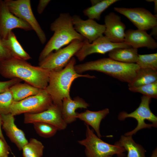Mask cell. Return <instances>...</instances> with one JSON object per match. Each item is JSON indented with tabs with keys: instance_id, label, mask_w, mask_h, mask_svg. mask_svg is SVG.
<instances>
[{
	"instance_id": "1",
	"label": "cell",
	"mask_w": 157,
	"mask_h": 157,
	"mask_svg": "<svg viewBox=\"0 0 157 157\" xmlns=\"http://www.w3.org/2000/svg\"><path fill=\"white\" fill-rule=\"evenodd\" d=\"M50 71L12 57L0 62V74L6 78H17L37 88L44 90L49 82Z\"/></svg>"
},
{
	"instance_id": "2",
	"label": "cell",
	"mask_w": 157,
	"mask_h": 157,
	"mask_svg": "<svg viewBox=\"0 0 157 157\" xmlns=\"http://www.w3.org/2000/svg\"><path fill=\"white\" fill-rule=\"evenodd\" d=\"M76 64V59L73 57L61 70L50 72L49 83L45 90L50 95L53 104L61 108L63 99L71 98L70 88L75 79L80 77L95 78L94 76L77 73L74 69Z\"/></svg>"
},
{
	"instance_id": "3",
	"label": "cell",
	"mask_w": 157,
	"mask_h": 157,
	"mask_svg": "<svg viewBox=\"0 0 157 157\" xmlns=\"http://www.w3.org/2000/svg\"><path fill=\"white\" fill-rule=\"evenodd\" d=\"M139 68L136 63H122L109 58L87 62L74 66L76 71L79 74L89 70L96 71L128 84L135 78Z\"/></svg>"
},
{
	"instance_id": "4",
	"label": "cell",
	"mask_w": 157,
	"mask_h": 157,
	"mask_svg": "<svg viewBox=\"0 0 157 157\" xmlns=\"http://www.w3.org/2000/svg\"><path fill=\"white\" fill-rule=\"evenodd\" d=\"M50 28L54 33L40 53L39 62L53 50L57 51L74 40L85 39L75 30L72 16L68 13H61L51 23Z\"/></svg>"
},
{
	"instance_id": "5",
	"label": "cell",
	"mask_w": 157,
	"mask_h": 157,
	"mask_svg": "<svg viewBox=\"0 0 157 157\" xmlns=\"http://www.w3.org/2000/svg\"><path fill=\"white\" fill-rule=\"evenodd\" d=\"M86 126L85 138L78 142L85 147L86 157H106L114 155L119 157L125 156L126 150L123 147L103 141L94 133L93 129L88 125Z\"/></svg>"
},
{
	"instance_id": "6",
	"label": "cell",
	"mask_w": 157,
	"mask_h": 157,
	"mask_svg": "<svg viewBox=\"0 0 157 157\" xmlns=\"http://www.w3.org/2000/svg\"><path fill=\"white\" fill-rule=\"evenodd\" d=\"M85 39L74 40L66 47L51 53L39 62V66L50 71L61 70L81 48Z\"/></svg>"
},
{
	"instance_id": "7",
	"label": "cell",
	"mask_w": 157,
	"mask_h": 157,
	"mask_svg": "<svg viewBox=\"0 0 157 157\" xmlns=\"http://www.w3.org/2000/svg\"><path fill=\"white\" fill-rule=\"evenodd\" d=\"M151 98L146 96L141 97V101L138 107L132 112L128 113L126 112H120L118 119L124 120L128 117L135 119L138 122L137 126L133 130L126 133L125 136H132L139 130L145 128L157 126V117L151 111L149 105Z\"/></svg>"
},
{
	"instance_id": "8",
	"label": "cell",
	"mask_w": 157,
	"mask_h": 157,
	"mask_svg": "<svg viewBox=\"0 0 157 157\" xmlns=\"http://www.w3.org/2000/svg\"><path fill=\"white\" fill-rule=\"evenodd\" d=\"M53 104L50 95L45 89L38 94L18 101H13L10 113L13 116L22 113H38L47 110Z\"/></svg>"
},
{
	"instance_id": "9",
	"label": "cell",
	"mask_w": 157,
	"mask_h": 157,
	"mask_svg": "<svg viewBox=\"0 0 157 157\" xmlns=\"http://www.w3.org/2000/svg\"><path fill=\"white\" fill-rule=\"evenodd\" d=\"M10 11L15 16L28 23L37 35L41 43L46 41V35L33 12L30 0H5Z\"/></svg>"
},
{
	"instance_id": "10",
	"label": "cell",
	"mask_w": 157,
	"mask_h": 157,
	"mask_svg": "<svg viewBox=\"0 0 157 157\" xmlns=\"http://www.w3.org/2000/svg\"><path fill=\"white\" fill-rule=\"evenodd\" d=\"M114 9L126 17L138 29L146 31L157 26V15L145 8L115 7Z\"/></svg>"
},
{
	"instance_id": "11",
	"label": "cell",
	"mask_w": 157,
	"mask_h": 157,
	"mask_svg": "<svg viewBox=\"0 0 157 157\" xmlns=\"http://www.w3.org/2000/svg\"><path fill=\"white\" fill-rule=\"evenodd\" d=\"M131 47L125 43H116L110 41L105 36L103 35L90 43L85 39L81 48L75 56L81 61L88 56L94 53L104 54L117 48H129Z\"/></svg>"
},
{
	"instance_id": "12",
	"label": "cell",
	"mask_w": 157,
	"mask_h": 157,
	"mask_svg": "<svg viewBox=\"0 0 157 157\" xmlns=\"http://www.w3.org/2000/svg\"><path fill=\"white\" fill-rule=\"evenodd\" d=\"M38 122L51 124L58 130L65 129L67 126L62 118V108L53 104L47 110L41 112L24 114V123L33 124Z\"/></svg>"
},
{
	"instance_id": "13",
	"label": "cell",
	"mask_w": 157,
	"mask_h": 157,
	"mask_svg": "<svg viewBox=\"0 0 157 157\" xmlns=\"http://www.w3.org/2000/svg\"><path fill=\"white\" fill-rule=\"evenodd\" d=\"M15 28L27 31L33 30L28 23L10 11L4 1L0 0V39L6 38L9 33Z\"/></svg>"
},
{
	"instance_id": "14",
	"label": "cell",
	"mask_w": 157,
	"mask_h": 157,
	"mask_svg": "<svg viewBox=\"0 0 157 157\" xmlns=\"http://www.w3.org/2000/svg\"><path fill=\"white\" fill-rule=\"evenodd\" d=\"M72 17L75 30L90 43L103 35L106 29L105 24H98L92 19L83 20L79 16L76 15Z\"/></svg>"
},
{
	"instance_id": "15",
	"label": "cell",
	"mask_w": 157,
	"mask_h": 157,
	"mask_svg": "<svg viewBox=\"0 0 157 157\" xmlns=\"http://www.w3.org/2000/svg\"><path fill=\"white\" fill-rule=\"evenodd\" d=\"M104 21L106 27L105 36L112 42H124L126 27L120 17L111 12L105 16Z\"/></svg>"
},
{
	"instance_id": "16",
	"label": "cell",
	"mask_w": 157,
	"mask_h": 157,
	"mask_svg": "<svg viewBox=\"0 0 157 157\" xmlns=\"http://www.w3.org/2000/svg\"><path fill=\"white\" fill-rule=\"evenodd\" d=\"M2 129L12 142L19 150L28 142L23 131L18 128L15 123L14 116L11 113L0 115Z\"/></svg>"
},
{
	"instance_id": "17",
	"label": "cell",
	"mask_w": 157,
	"mask_h": 157,
	"mask_svg": "<svg viewBox=\"0 0 157 157\" xmlns=\"http://www.w3.org/2000/svg\"><path fill=\"white\" fill-rule=\"evenodd\" d=\"M124 42L131 47L138 49L146 47L154 49L157 47V43L146 31L129 29L125 31Z\"/></svg>"
},
{
	"instance_id": "18",
	"label": "cell",
	"mask_w": 157,
	"mask_h": 157,
	"mask_svg": "<svg viewBox=\"0 0 157 157\" xmlns=\"http://www.w3.org/2000/svg\"><path fill=\"white\" fill-rule=\"evenodd\" d=\"M89 104L83 99L79 97L65 98L62 101V115L63 119L67 124L75 121L77 118V113L76 112L78 108H87Z\"/></svg>"
},
{
	"instance_id": "19",
	"label": "cell",
	"mask_w": 157,
	"mask_h": 157,
	"mask_svg": "<svg viewBox=\"0 0 157 157\" xmlns=\"http://www.w3.org/2000/svg\"><path fill=\"white\" fill-rule=\"evenodd\" d=\"M109 113L108 108L97 111L87 110L83 112L77 113L76 117L84 122L86 125L92 127L97 136L100 138L101 137L100 131L101 122Z\"/></svg>"
},
{
	"instance_id": "20",
	"label": "cell",
	"mask_w": 157,
	"mask_h": 157,
	"mask_svg": "<svg viewBox=\"0 0 157 157\" xmlns=\"http://www.w3.org/2000/svg\"><path fill=\"white\" fill-rule=\"evenodd\" d=\"M2 40L12 57L25 61L31 58L19 42L12 31L9 33L6 38Z\"/></svg>"
},
{
	"instance_id": "21",
	"label": "cell",
	"mask_w": 157,
	"mask_h": 157,
	"mask_svg": "<svg viewBox=\"0 0 157 157\" xmlns=\"http://www.w3.org/2000/svg\"><path fill=\"white\" fill-rule=\"evenodd\" d=\"M115 144L123 147L127 151V157H146L144 149L134 141L132 136L122 135Z\"/></svg>"
},
{
	"instance_id": "22",
	"label": "cell",
	"mask_w": 157,
	"mask_h": 157,
	"mask_svg": "<svg viewBox=\"0 0 157 157\" xmlns=\"http://www.w3.org/2000/svg\"><path fill=\"white\" fill-rule=\"evenodd\" d=\"M109 58L119 62L136 63L138 54V49L129 48H117L109 52Z\"/></svg>"
},
{
	"instance_id": "23",
	"label": "cell",
	"mask_w": 157,
	"mask_h": 157,
	"mask_svg": "<svg viewBox=\"0 0 157 157\" xmlns=\"http://www.w3.org/2000/svg\"><path fill=\"white\" fill-rule=\"evenodd\" d=\"M9 89L12 94L14 101H18L39 93L41 89L27 83H16L11 86Z\"/></svg>"
},
{
	"instance_id": "24",
	"label": "cell",
	"mask_w": 157,
	"mask_h": 157,
	"mask_svg": "<svg viewBox=\"0 0 157 157\" xmlns=\"http://www.w3.org/2000/svg\"><path fill=\"white\" fill-rule=\"evenodd\" d=\"M157 81V70L148 68H140L136 77L129 87H138Z\"/></svg>"
},
{
	"instance_id": "25",
	"label": "cell",
	"mask_w": 157,
	"mask_h": 157,
	"mask_svg": "<svg viewBox=\"0 0 157 157\" xmlns=\"http://www.w3.org/2000/svg\"><path fill=\"white\" fill-rule=\"evenodd\" d=\"M118 0H100L95 5L85 9L83 11L84 15L89 19L99 20L102 12Z\"/></svg>"
},
{
	"instance_id": "26",
	"label": "cell",
	"mask_w": 157,
	"mask_h": 157,
	"mask_svg": "<svg viewBox=\"0 0 157 157\" xmlns=\"http://www.w3.org/2000/svg\"><path fill=\"white\" fill-rule=\"evenodd\" d=\"M44 147L40 141L31 138L23 147V157H42L43 155Z\"/></svg>"
},
{
	"instance_id": "27",
	"label": "cell",
	"mask_w": 157,
	"mask_h": 157,
	"mask_svg": "<svg viewBox=\"0 0 157 157\" xmlns=\"http://www.w3.org/2000/svg\"><path fill=\"white\" fill-rule=\"evenodd\" d=\"M37 133L40 136L49 138L54 136L58 130L55 126L47 123L35 122L33 123Z\"/></svg>"
},
{
	"instance_id": "28",
	"label": "cell",
	"mask_w": 157,
	"mask_h": 157,
	"mask_svg": "<svg viewBox=\"0 0 157 157\" xmlns=\"http://www.w3.org/2000/svg\"><path fill=\"white\" fill-rule=\"evenodd\" d=\"M141 68H148L157 70V53L138 54L136 63Z\"/></svg>"
},
{
	"instance_id": "29",
	"label": "cell",
	"mask_w": 157,
	"mask_h": 157,
	"mask_svg": "<svg viewBox=\"0 0 157 157\" xmlns=\"http://www.w3.org/2000/svg\"><path fill=\"white\" fill-rule=\"evenodd\" d=\"M129 89L131 92L140 93L151 98H157V81L138 87H129Z\"/></svg>"
},
{
	"instance_id": "30",
	"label": "cell",
	"mask_w": 157,
	"mask_h": 157,
	"mask_svg": "<svg viewBox=\"0 0 157 157\" xmlns=\"http://www.w3.org/2000/svg\"><path fill=\"white\" fill-rule=\"evenodd\" d=\"M13 101L9 89L0 93V115L10 113V107Z\"/></svg>"
},
{
	"instance_id": "31",
	"label": "cell",
	"mask_w": 157,
	"mask_h": 157,
	"mask_svg": "<svg viewBox=\"0 0 157 157\" xmlns=\"http://www.w3.org/2000/svg\"><path fill=\"white\" fill-rule=\"evenodd\" d=\"M22 81L20 79L14 78L8 81H0V93L6 91L12 85Z\"/></svg>"
},
{
	"instance_id": "32",
	"label": "cell",
	"mask_w": 157,
	"mask_h": 157,
	"mask_svg": "<svg viewBox=\"0 0 157 157\" xmlns=\"http://www.w3.org/2000/svg\"><path fill=\"white\" fill-rule=\"evenodd\" d=\"M10 151L13 154L8 143L0 139V157H8Z\"/></svg>"
},
{
	"instance_id": "33",
	"label": "cell",
	"mask_w": 157,
	"mask_h": 157,
	"mask_svg": "<svg viewBox=\"0 0 157 157\" xmlns=\"http://www.w3.org/2000/svg\"><path fill=\"white\" fill-rule=\"evenodd\" d=\"M12 57L8 50L0 39V62Z\"/></svg>"
},
{
	"instance_id": "34",
	"label": "cell",
	"mask_w": 157,
	"mask_h": 157,
	"mask_svg": "<svg viewBox=\"0 0 157 157\" xmlns=\"http://www.w3.org/2000/svg\"><path fill=\"white\" fill-rule=\"evenodd\" d=\"M50 0H40L37 7V12L39 14H42L44 9L51 1Z\"/></svg>"
},
{
	"instance_id": "35",
	"label": "cell",
	"mask_w": 157,
	"mask_h": 157,
	"mask_svg": "<svg viewBox=\"0 0 157 157\" xmlns=\"http://www.w3.org/2000/svg\"><path fill=\"white\" fill-rule=\"evenodd\" d=\"M2 126V119L0 115V139L2 140L6 143H7L6 140H5L4 137L3 135L1 130V127Z\"/></svg>"
},
{
	"instance_id": "36",
	"label": "cell",
	"mask_w": 157,
	"mask_h": 157,
	"mask_svg": "<svg viewBox=\"0 0 157 157\" xmlns=\"http://www.w3.org/2000/svg\"><path fill=\"white\" fill-rule=\"evenodd\" d=\"M152 30L150 35L151 36L153 35L157 38V26H155L152 28Z\"/></svg>"
},
{
	"instance_id": "37",
	"label": "cell",
	"mask_w": 157,
	"mask_h": 157,
	"mask_svg": "<svg viewBox=\"0 0 157 157\" xmlns=\"http://www.w3.org/2000/svg\"><path fill=\"white\" fill-rule=\"evenodd\" d=\"M151 157H157V149L156 148L152 152Z\"/></svg>"
},
{
	"instance_id": "38",
	"label": "cell",
	"mask_w": 157,
	"mask_h": 157,
	"mask_svg": "<svg viewBox=\"0 0 157 157\" xmlns=\"http://www.w3.org/2000/svg\"><path fill=\"white\" fill-rule=\"evenodd\" d=\"M153 2L154 3V11L155 13H156V14L157 13V1L156 0H153Z\"/></svg>"
},
{
	"instance_id": "39",
	"label": "cell",
	"mask_w": 157,
	"mask_h": 157,
	"mask_svg": "<svg viewBox=\"0 0 157 157\" xmlns=\"http://www.w3.org/2000/svg\"><path fill=\"white\" fill-rule=\"evenodd\" d=\"M106 157H112V156H108Z\"/></svg>"
}]
</instances>
